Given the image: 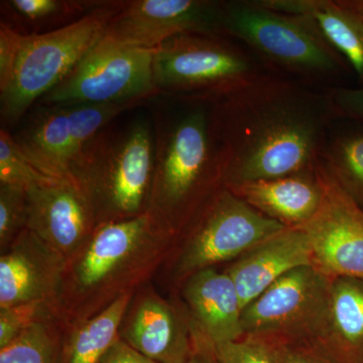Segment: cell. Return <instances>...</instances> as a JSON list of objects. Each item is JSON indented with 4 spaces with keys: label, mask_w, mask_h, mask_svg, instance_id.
<instances>
[{
    "label": "cell",
    "mask_w": 363,
    "mask_h": 363,
    "mask_svg": "<svg viewBox=\"0 0 363 363\" xmlns=\"http://www.w3.org/2000/svg\"><path fill=\"white\" fill-rule=\"evenodd\" d=\"M223 186L312 173L335 118L328 93L262 76L213 98Z\"/></svg>",
    "instance_id": "1"
},
{
    "label": "cell",
    "mask_w": 363,
    "mask_h": 363,
    "mask_svg": "<svg viewBox=\"0 0 363 363\" xmlns=\"http://www.w3.org/2000/svg\"><path fill=\"white\" fill-rule=\"evenodd\" d=\"M169 97L152 117L155 164L147 213L178 236L223 187V162L213 98Z\"/></svg>",
    "instance_id": "2"
},
{
    "label": "cell",
    "mask_w": 363,
    "mask_h": 363,
    "mask_svg": "<svg viewBox=\"0 0 363 363\" xmlns=\"http://www.w3.org/2000/svg\"><path fill=\"white\" fill-rule=\"evenodd\" d=\"M177 238L147 212L98 225L83 247L67 260L55 304L66 327L135 292L166 260Z\"/></svg>",
    "instance_id": "3"
},
{
    "label": "cell",
    "mask_w": 363,
    "mask_h": 363,
    "mask_svg": "<svg viewBox=\"0 0 363 363\" xmlns=\"http://www.w3.org/2000/svg\"><path fill=\"white\" fill-rule=\"evenodd\" d=\"M154 164V126L145 118L109 124L86 143L74 162L73 177L97 226L147 213Z\"/></svg>",
    "instance_id": "4"
},
{
    "label": "cell",
    "mask_w": 363,
    "mask_h": 363,
    "mask_svg": "<svg viewBox=\"0 0 363 363\" xmlns=\"http://www.w3.org/2000/svg\"><path fill=\"white\" fill-rule=\"evenodd\" d=\"M123 1L102 2L82 18L44 33H26L9 78L0 86L1 119L18 123L35 101L63 82L104 37Z\"/></svg>",
    "instance_id": "5"
},
{
    "label": "cell",
    "mask_w": 363,
    "mask_h": 363,
    "mask_svg": "<svg viewBox=\"0 0 363 363\" xmlns=\"http://www.w3.org/2000/svg\"><path fill=\"white\" fill-rule=\"evenodd\" d=\"M220 28L222 35L245 43L264 61L295 75L335 78L350 69L311 21L262 0L221 1Z\"/></svg>",
    "instance_id": "6"
},
{
    "label": "cell",
    "mask_w": 363,
    "mask_h": 363,
    "mask_svg": "<svg viewBox=\"0 0 363 363\" xmlns=\"http://www.w3.org/2000/svg\"><path fill=\"white\" fill-rule=\"evenodd\" d=\"M225 35L186 33L154 49L160 94L216 98L266 75L259 62Z\"/></svg>",
    "instance_id": "7"
},
{
    "label": "cell",
    "mask_w": 363,
    "mask_h": 363,
    "mask_svg": "<svg viewBox=\"0 0 363 363\" xmlns=\"http://www.w3.org/2000/svg\"><path fill=\"white\" fill-rule=\"evenodd\" d=\"M286 228L223 186L177 238L174 279L184 283L201 269L234 262Z\"/></svg>",
    "instance_id": "8"
},
{
    "label": "cell",
    "mask_w": 363,
    "mask_h": 363,
    "mask_svg": "<svg viewBox=\"0 0 363 363\" xmlns=\"http://www.w3.org/2000/svg\"><path fill=\"white\" fill-rule=\"evenodd\" d=\"M154 49L125 47L102 40L68 77L40 100L42 106L145 101L157 96Z\"/></svg>",
    "instance_id": "9"
},
{
    "label": "cell",
    "mask_w": 363,
    "mask_h": 363,
    "mask_svg": "<svg viewBox=\"0 0 363 363\" xmlns=\"http://www.w3.org/2000/svg\"><path fill=\"white\" fill-rule=\"evenodd\" d=\"M331 281L313 266L289 272L245 306V337L311 340L324 316Z\"/></svg>",
    "instance_id": "10"
},
{
    "label": "cell",
    "mask_w": 363,
    "mask_h": 363,
    "mask_svg": "<svg viewBox=\"0 0 363 363\" xmlns=\"http://www.w3.org/2000/svg\"><path fill=\"white\" fill-rule=\"evenodd\" d=\"M316 174L323 191L321 205L300 226L311 245L313 267L331 278L363 279V207L323 160Z\"/></svg>",
    "instance_id": "11"
},
{
    "label": "cell",
    "mask_w": 363,
    "mask_h": 363,
    "mask_svg": "<svg viewBox=\"0 0 363 363\" xmlns=\"http://www.w3.org/2000/svg\"><path fill=\"white\" fill-rule=\"evenodd\" d=\"M221 1L133 0L123 1L104 40L125 47L156 49L180 33L222 35Z\"/></svg>",
    "instance_id": "12"
},
{
    "label": "cell",
    "mask_w": 363,
    "mask_h": 363,
    "mask_svg": "<svg viewBox=\"0 0 363 363\" xmlns=\"http://www.w3.org/2000/svg\"><path fill=\"white\" fill-rule=\"evenodd\" d=\"M119 338L157 363H186L194 348L188 311L150 286L135 291L121 322Z\"/></svg>",
    "instance_id": "13"
},
{
    "label": "cell",
    "mask_w": 363,
    "mask_h": 363,
    "mask_svg": "<svg viewBox=\"0 0 363 363\" xmlns=\"http://www.w3.org/2000/svg\"><path fill=\"white\" fill-rule=\"evenodd\" d=\"M26 229L67 260L87 242L97 227L87 197L77 183L54 181L28 190Z\"/></svg>",
    "instance_id": "14"
},
{
    "label": "cell",
    "mask_w": 363,
    "mask_h": 363,
    "mask_svg": "<svg viewBox=\"0 0 363 363\" xmlns=\"http://www.w3.org/2000/svg\"><path fill=\"white\" fill-rule=\"evenodd\" d=\"M67 259L26 229L0 257V309L56 304ZM56 309V307H55Z\"/></svg>",
    "instance_id": "15"
},
{
    "label": "cell",
    "mask_w": 363,
    "mask_h": 363,
    "mask_svg": "<svg viewBox=\"0 0 363 363\" xmlns=\"http://www.w3.org/2000/svg\"><path fill=\"white\" fill-rule=\"evenodd\" d=\"M313 266V252L302 227H286L234 260L226 269L240 294L243 309L289 272Z\"/></svg>",
    "instance_id": "16"
},
{
    "label": "cell",
    "mask_w": 363,
    "mask_h": 363,
    "mask_svg": "<svg viewBox=\"0 0 363 363\" xmlns=\"http://www.w3.org/2000/svg\"><path fill=\"white\" fill-rule=\"evenodd\" d=\"M183 285L189 315L214 346L245 337L240 294L226 272L208 267L189 277Z\"/></svg>",
    "instance_id": "17"
},
{
    "label": "cell",
    "mask_w": 363,
    "mask_h": 363,
    "mask_svg": "<svg viewBox=\"0 0 363 363\" xmlns=\"http://www.w3.org/2000/svg\"><path fill=\"white\" fill-rule=\"evenodd\" d=\"M312 342L335 363H363V279L332 278Z\"/></svg>",
    "instance_id": "18"
},
{
    "label": "cell",
    "mask_w": 363,
    "mask_h": 363,
    "mask_svg": "<svg viewBox=\"0 0 363 363\" xmlns=\"http://www.w3.org/2000/svg\"><path fill=\"white\" fill-rule=\"evenodd\" d=\"M312 21L352 69L363 87V0H262Z\"/></svg>",
    "instance_id": "19"
},
{
    "label": "cell",
    "mask_w": 363,
    "mask_h": 363,
    "mask_svg": "<svg viewBox=\"0 0 363 363\" xmlns=\"http://www.w3.org/2000/svg\"><path fill=\"white\" fill-rule=\"evenodd\" d=\"M317 169V168H316ZM255 210L286 227H300L316 214L323 191L316 169L226 187Z\"/></svg>",
    "instance_id": "20"
},
{
    "label": "cell",
    "mask_w": 363,
    "mask_h": 363,
    "mask_svg": "<svg viewBox=\"0 0 363 363\" xmlns=\"http://www.w3.org/2000/svg\"><path fill=\"white\" fill-rule=\"evenodd\" d=\"M13 138L40 173L55 180L76 183V150L65 107H40Z\"/></svg>",
    "instance_id": "21"
},
{
    "label": "cell",
    "mask_w": 363,
    "mask_h": 363,
    "mask_svg": "<svg viewBox=\"0 0 363 363\" xmlns=\"http://www.w3.org/2000/svg\"><path fill=\"white\" fill-rule=\"evenodd\" d=\"M135 292L125 294L81 323L66 327L59 363H97L119 339L121 322Z\"/></svg>",
    "instance_id": "22"
},
{
    "label": "cell",
    "mask_w": 363,
    "mask_h": 363,
    "mask_svg": "<svg viewBox=\"0 0 363 363\" xmlns=\"http://www.w3.org/2000/svg\"><path fill=\"white\" fill-rule=\"evenodd\" d=\"M65 329L58 315L43 318L0 350V363H59Z\"/></svg>",
    "instance_id": "23"
},
{
    "label": "cell",
    "mask_w": 363,
    "mask_h": 363,
    "mask_svg": "<svg viewBox=\"0 0 363 363\" xmlns=\"http://www.w3.org/2000/svg\"><path fill=\"white\" fill-rule=\"evenodd\" d=\"M323 161L363 207V130L345 133L327 143Z\"/></svg>",
    "instance_id": "24"
},
{
    "label": "cell",
    "mask_w": 363,
    "mask_h": 363,
    "mask_svg": "<svg viewBox=\"0 0 363 363\" xmlns=\"http://www.w3.org/2000/svg\"><path fill=\"white\" fill-rule=\"evenodd\" d=\"M9 16L28 25L40 26L59 21L71 20L74 16H84L99 6L94 1L68 0H11L2 2Z\"/></svg>",
    "instance_id": "25"
},
{
    "label": "cell",
    "mask_w": 363,
    "mask_h": 363,
    "mask_svg": "<svg viewBox=\"0 0 363 363\" xmlns=\"http://www.w3.org/2000/svg\"><path fill=\"white\" fill-rule=\"evenodd\" d=\"M142 104L143 101H133L123 104H81L65 107L70 121L76 157L86 143L108 126L117 116Z\"/></svg>",
    "instance_id": "26"
},
{
    "label": "cell",
    "mask_w": 363,
    "mask_h": 363,
    "mask_svg": "<svg viewBox=\"0 0 363 363\" xmlns=\"http://www.w3.org/2000/svg\"><path fill=\"white\" fill-rule=\"evenodd\" d=\"M58 181L40 173L16 145L9 131L0 130V184L18 186L26 190L33 186Z\"/></svg>",
    "instance_id": "27"
},
{
    "label": "cell",
    "mask_w": 363,
    "mask_h": 363,
    "mask_svg": "<svg viewBox=\"0 0 363 363\" xmlns=\"http://www.w3.org/2000/svg\"><path fill=\"white\" fill-rule=\"evenodd\" d=\"M28 190L18 186L0 184V250L1 252L13 245L14 240L28 226Z\"/></svg>",
    "instance_id": "28"
},
{
    "label": "cell",
    "mask_w": 363,
    "mask_h": 363,
    "mask_svg": "<svg viewBox=\"0 0 363 363\" xmlns=\"http://www.w3.org/2000/svg\"><path fill=\"white\" fill-rule=\"evenodd\" d=\"M54 314L58 313L54 306L48 303H28L2 308L0 309V350L13 343L35 322Z\"/></svg>",
    "instance_id": "29"
},
{
    "label": "cell",
    "mask_w": 363,
    "mask_h": 363,
    "mask_svg": "<svg viewBox=\"0 0 363 363\" xmlns=\"http://www.w3.org/2000/svg\"><path fill=\"white\" fill-rule=\"evenodd\" d=\"M215 352L219 363H277L269 344L257 338L220 344Z\"/></svg>",
    "instance_id": "30"
},
{
    "label": "cell",
    "mask_w": 363,
    "mask_h": 363,
    "mask_svg": "<svg viewBox=\"0 0 363 363\" xmlns=\"http://www.w3.org/2000/svg\"><path fill=\"white\" fill-rule=\"evenodd\" d=\"M264 342L271 347L277 363H335L319 346L310 340H274Z\"/></svg>",
    "instance_id": "31"
},
{
    "label": "cell",
    "mask_w": 363,
    "mask_h": 363,
    "mask_svg": "<svg viewBox=\"0 0 363 363\" xmlns=\"http://www.w3.org/2000/svg\"><path fill=\"white\" fill-rule=\"evenodd\" d=\"M327 93L336 116L363 123V87H330Z\"/></svg>",
    "instance_id": "32"
},
{
    "label": "cell",
    "mask_w": 363,
    "mask_h": 363,
    "mask_svg": "<svg viewBox=\"0 0 363 363\" xmlns=\"http://www.w3.org/2000/svg\"><path fill=\"white\" fill-rule=\"evenodd\" d=\"M25 35L7 26L4 21L0 23V86L6 83L13 70Z\"/></svg>",
    "instance_id": "33"
},
{
    "label": "cell",
    "mask_w": 363,
    "mask_h": 363,
    "mask_svg": "<svg viewBox=\"0 0 363 363\" xmlns=\"http://www.w3.org/2000/svg\"><path fill=\"white\" fill-rule=\"evenodd\" d=\"M97 363H157L145 357L121 338L106 351Z\"/></svg>",
    "instance_id": "34"
},
{
    "label": "cell",
    "mask_w": 363,
    "mask_h": 363,
    "mask_svg": "<svg viewBox=\"0 0 363 363\" xmlns=\"http://www.w3.org/2000/svg\"><path fill=\"white\" fill-rule=\"evenodd\" d=\"M193 337H194V348L190 359L186 363H219L215 352L214 344L200 331L194 322H193Z\"/></svg>",
    "instance_id": "35"
}]
</instances>
